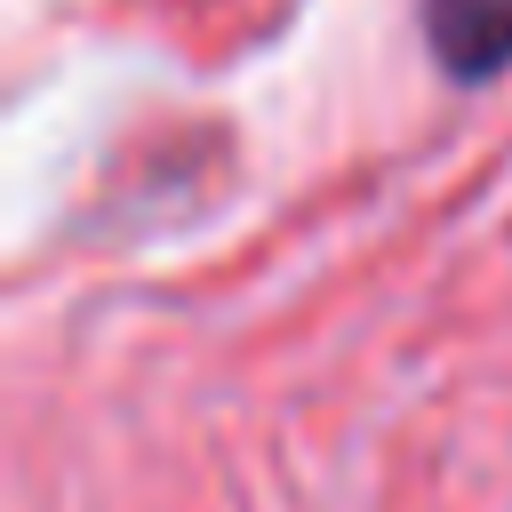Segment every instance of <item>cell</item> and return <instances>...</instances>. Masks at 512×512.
Here are the masks:
<instances>
[{"label":"cell","instance_id":"cell-1","mask_svg":"<svg viewBox=\"0 0 512 512\" xmlns=\"http://www.w3.org/2000/svg\"><path fill=\"white\" fill-rule=\"evenodd\" d=\"M424 32L432 56L464 80L512 64V0H424Z\"/></svg>","mask_w":512,"mask_h":512}]
</instances>
